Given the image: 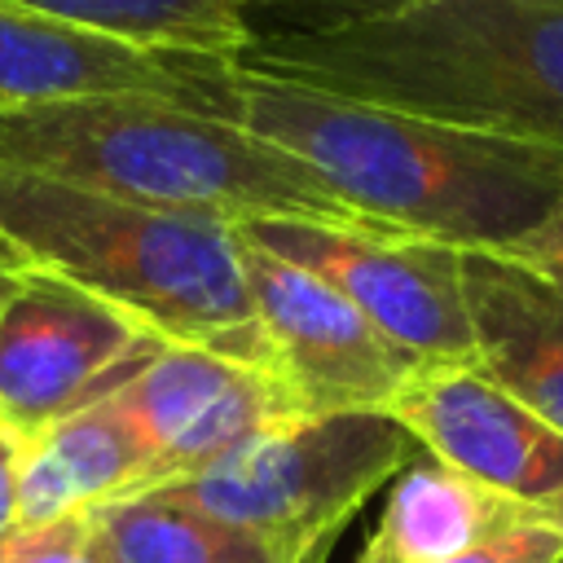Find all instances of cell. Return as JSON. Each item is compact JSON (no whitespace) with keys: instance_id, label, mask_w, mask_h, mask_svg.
<instances>
[{"instance_id":"cell-2","label":"cell","mask_w":563,"mask_h":563,"mask_svg":"<svg viewBox=\"0 0 563 563\" xmlns=\"http://www.w3.org/2000/svg\"><path fill=\"white\" fill-rule=\"evenodd\" d=\"M246 70L563 154V0H431L264 31Z\"/></svg>"},{"instance_id":"cell-13","label":"cell","mask_w":563,"mask_h":563,"mask_svg":"<svg viewBox=\"0 0 563 563\" xmlns=\"http://www.w3.org/2000/svg\"><path fill=\"white\" fill-rule=\"evenodd\" d=\"M150 449L114 400L79 409L48 431L22 440L18 519L22 528H48L97 506L141 493Z\"/></svg>"},{"instance_id":"cell-16","label":"cell","mask_w":563,"mask_h":563,"mask_svg":"<svg viewBox=\"0 0 563 563\" xmlns=\"http://www.w3.org/2000/svg\"><path fill=\"white\" fill-rule=\"evenodd\" d=\"M66 26L110 35L132 48L189 57V62H238L255 48L260 22L255 0H9Z\"/></svg>"},{"instance_id":"cell-20","label":"cell","mask_w":563,"mask_h":563,"mask_svg":"<svg viewBox=\"0 0 563 563\" xmlns=\"http://www.w3.org/2000/svg\"><path fill=\"white\" fill-rule=\"evenodd\" d=\"M501 255L519 260L523 268L541 273L550 286L563 290V198H559V207L550 211V220H545L537 233H528L519 246H510V251H501Z\"/></svg>"},{"instance_id":"cell-1","label":"cell","mask_w":563,"mask_h":563,"mask_svg":"<svg viewBox=\"0 0 563 563\" xmlns=\"http://www.w3.org/2000/svg\"><path fill=\"white\" fill-rule=\"evenodd\" d=\"M194 92L211 114L303 163L361 224L457 251H510L563 198L559 150L321 92L242 62H202Z\"/></svg>"},{"instance_id":"cell-6","label":"cell","mask_w":563,"mask_h":563,"mask_svg":"<svg viewBox=\"0 0 563 563\" xmlns=\"http://www.w3.org/2000/svg\"><path fill=\"white\" fill-rule=\"evenodd\" d=\"M238 229L334 286L418 365H475L457 246L361 220H246Z\"/></svg>"},{"instance_id":"cell-5","label":"cell","mask_w":563,"mask_h":563,"mask_svg":"<svg viewBox=\"0 0 563 563\" xmlns=\"http://www.w3.org/2000/svg\"><path fill=\"white\" fill-rule=\"evenodd\" d=\"M413 453L418 440L391 413H299L251 435L207 471L150 488V497L330 554L343 523Z\"/></svg>"},{"instance_id":"cell-10","label":"cell","mask_w":563,"mask_h":563,"mask_svg":"<svg viewBox=\"0 0 563 563\" xmlns=\"http://www.w3.org/2000/svg\"><path fill=\"white\" fill-rule=\"evenodd\" d=\"M110 400L150 449L141 493L189 479L229 457L251 435L299 418V405L264 365L180 343H167Z\"/></svg>"},{"instance_id":"cell-4","label":"cell","mask_w":563,"mask_h":563,"mask_svg":"<svg viewBox=\"0 0 563 563\" xmlns=\"http://www.w3.org/2000/svg\"><path fill=\"white\" fill-rule=\"evenodd\" d=\"M0 233L26 264L84 286L154 339L268 369L233 220L141 207L0 163Z\"/></svg>"},{"instance_id":"cell-17","label":"cell","mask_w":563,"mask_h":563,"mask_svg":"<svg viewBox=\"0 0 563 563\" xmlns=\"http://www.w3.org/2000/svg\"><path fill=\"white\" fill-rule=\"evenodd\" d=\"M418 4H431V0H255V22L264 31H321V26L387 18Z\"/></svg>"},{"instance_id":"cell-11","label":"cell","mask_w":563,"mask_h":563,"mask_svg":"<svg viewBox=\"0 0 563 563\" xmlns=\"http://www.w3.org/2000/svg\"><path fill=\"white\" fill-rule=\"evenodd\" d=\"M198 66L202 62L132 48L0 0V110L114 92H154L202 106L194 92Z\"/></svg>"},{"instance_id":"cell-19","label":"cell","mask_w":563,"mask_h":563,"mask_svg":"<svg viewBox=\"0 0 563 563\" xmlns=\"http://www.w3.org/2000/svg\"><path fill=\"white\" fill-rule=\"evenodd\" d=\"M449 563H563V532L541 528V523L515 528V532L484 541V545H475Z\"/></svg>"},{"instance_id":"cell-14","label":"cell","mask_w":563,"mask_h":563,"mask_svg":"<svg viewBox=\"0 0 563 563\" xmlns=\"http://www.w3.org/2000/svg\"><path fill=\"white\" fill-rule=\"evenodd\" d=\"M532 523L541 519L519 501L418 449L409 466L391 479L378 528L369 532L356 563H449L484 541Z\"/></svg>"},{"instance_id":"cell-3","label":"cell","mask_w":563,"mask_h":563,"mask_svg":"<svg viewBox=\"0 0 563 563\" xmlns=\"http://www.w3.org/2000/svg\"><path fill=\"white\" fill-rule=\"evenodd\" d=\"M0 163L106 198L246 220H352L286 150L207 106L114 92L0 110Z\"/></svg>"},{"instance_id":"cell-12","label":"cell","mask_w":563,"mask_h":563,"mask_svg":"<svg viewBox=\"0 0 563 563\" xmlns=\"http://www.w3.org/2000/svg\"><path fill=\"white\" fill-rule=\"evenodd\" d=\"M475 369L563 431V290L501 251H462Z\"/></svg>"},{"instance_id":"cell-22","label":"cell","mask_w":563,"mask_h":563,"mask_svg":"<svg viewBox=\"0 0 563 563\" xmlns=\"http://www.w3.org/2000/svg\"><path fill=\"white\" fill-rule=\"evenodd\" d=\"M22 268H26L22 251L0 233V290H4V286H9V277H13V273H22Z\"/></svg>"},{"instance_id":"cell-18","label":"cell","mask_w":563,"mask_h":563,"mask_svg":"<svg viewBox=\"0 0 563 563\" xmlns=\"http://www.w3.org/2000/svg\"><path fill=\"white\" fill-rule=\"evenodd\" d=\"M0 563H106L92 550L88 515L48 523V528H18L0 541Z\"/></svg>"},{"instance_id":"cell-15","label":"cell","mask_w":563,"mask_h":563,"mask_svg":"<svg viewBox=\"0 0 563 563\" xmlns=\"http://www.w3.org/2000/svg\"><path fill=\"white\" fill-rule=\"evenodd\" d=\"M88 532L106 563H325V554L150 493L88 510Z\"/></svg>"},{"instance_id":"cell-7","label":"cell","mask_w":563,"mask_h":563,"mask_svg":"<svg viewBox=\"0 0 563 563\" xmlns=\"http://www.w3.org/2000/svg\"><path fill=\"white\" fill-rule=\"evenodd\" d=\"M163 347L106 299L26 264L0 290V422L31 440L110 400Z\"/></svg>"},{"instance_id":"cell-8","label":"cell","mask_w":563,"mask_h":563,"mask_svg":"<svg viewBox=\"0 0 563 563\" xmlns=\"http://www.w3.org/2000/svg\"><path fill=\"white\" fill-rule=\"evenodd\" d=\"M242 233V229H238ZM242 273L268 352V374L299 413H387L418 365L334 286L242 238Z\"/></svg>"},{"instance_id":"cell-21","label":"cell","mask_w":563,"mask_h":563,"mask_svg":"<svg viewBox=\"0 0 563 563\" xmlns=\"http://www.w3.org/2000/svg\"><path fill=\"white\" fill-rule=\"evenodd\" d=\"M18 479H22V440L0 422V541L22 528V519H18Z\"/></svg>"},{"instance_id":"cell-9","label":"cell","mask_w":563,"mask_h":563,"mask_svg":"<svg viewBox=\"0 0 563 563\" xmlns=\"http://www.w3.org/2000/svg\"><path fill=\"white\" fill-rule=\"evenodd\" d=\"M422 453L519 501L563 532V431L475 365H431L387 409Z\"/></svg>"}]
</instances>
